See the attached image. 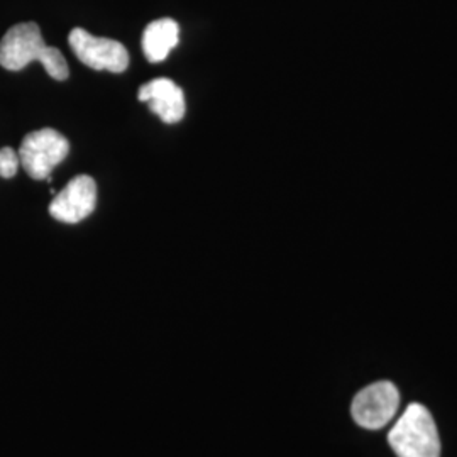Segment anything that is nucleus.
Segmentation results:
<instances>
[{"mask_svg":"<svg viewBox=\"0 0 457 457\" xmlns=\"http://www.w3.org/2000/svg\"><path fill=\"white\" fill-rule=\"evenodd\" d=\"M180 41V26L177 21L164 17L147 24L143 33V53L149 63H160Z\"/></svg>","mask_w":457,"mask_h":457,"instance_id":"obj_8","label":"nucleus"},{"mask_svg":"<svg viewBox=\"0 0 457 457\" xmlns=\"http://www.w3.org/2000/svg\"><path fill=\"white\" fill-rule=\"evenodd\" d=\"M70 48L83 65L92 70H107L122 73L129 66V53L126 46L115 39L92 36L82 28H75L68 36Z\"/></svg>","mask_w":457,"mask_h":457,"instance_id":"obj_5","label":"nucleus"},{"mask_svg":"<svg viewBox=\"0 0 457 457\" xmlns=\"http://www.w3.org/2000/svg\"><path fill=\"white\" fill-rule=\"evenodd\" d=\"M398 457H441V439L432 413L422 403H410L388 432Z\"/></svg>","mask_w":457,"mask_h":457,"instance_id":"obj_2","label":"nucleus"},{"mask_svg":"<svg viewBox=\"0 0 457 457\" xmlns=\"http://www.w3.org/2000/svg\"><path fill=\"white\" fill-rule=\"evenodd\" d=\"M137 98L146 102L149 111L158 115L166 124H177L185 117V94L170 79H156L139 88Z\"/></svg>","mask_w":457,"mask_h":457,"instance_id":"obj_7","label":"nucleus"},{"mask_svg":"<svg viewBox=\"0 0 457 457\" xmlns=\"http://www.w3.org/2000/svg\"><path fill=\"white\" fill-rule=\"evenodd\" d=\"M97 183L88 175H79L49 204L53 219L65 224H79L96 211Z\"/></svg>","mask_w":457,"mask_h":457,"instance_id":"obj_6","label":"nucleus"},{"mask_svg":"<svg viewBox=\"0 0 457 457\" xmlns=\"http://www.w3.org/2000/svg\"><path fill=\"white\" fill-rule=\"evenodd\" d=\"M70 143L63 134L51 128L29 132L17 151L21 166L33 180L51 181L53 170L65 162Z\"/></svg>","mask_w":457,"mask_h":457,"instance_id":"obj_3","label":"nucleus"},{"mask_svg":"<svg viewBox=\"0 0 457 457\" xmlns=\"http://www.w3.org/2000/svg\"><path fill=\"white\" fill-rule=\"evenodd\" d=\"M400 409V392L392 381H376L362 388L353 400L351 413L356 424L378 430L390 424Z\"/></svg>","mask_w":457,"mask_h":457,"instance_id":"obj_4","label":"nucleus"},{"mask_svg":"<svg viewBox=\"0 0 457 457\" xmlns=\"http://www.w3.org/2000/svg\"><path fill=\"white\" fill-rule=\"evenodd\" d=\"M33 62H39L49 77L63 82L70 75L63 53L43 41L36 22L12 26L0 41V66L9 71H19Z\"/></svg>","mask_w":457,"mask_h":457,"instance_id":"obj_1","label":"nucleus"},{"mask_svg":"<svg viewBox=\"0 0 457 457\" xmlns=\"http://www.w3.org/2000/svg\"><path fill=\"white\" fill-rule=\"evenodd\" d=\"M19 154L12 147H2L0 149V177L2 179H12L16 177L19 170Z\"/></svg>","mask_w":457,"mask_h":457,"instance_id":"obj_9","label":"nucleus"}]
</instances>
